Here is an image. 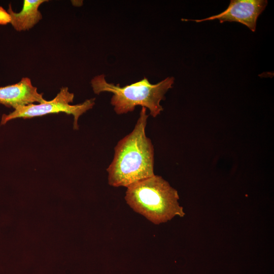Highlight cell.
I'll return each mask as SVG.
<instances>
[{
	"label": "cell",
	"instance_id": "6da1fadb",
	"mask_svg": "<svg viewBox=\"0 0 274 274\" xmlns=\"http://www.w3.org/2000/svg\"><path fill=\"white\" fill-rule=\"evenodd\" d=\"M146 111L142 108L133 130L115 147L114 158L107 169L110 186L127 187L155 175L154 147L145 132Z\"/></svg>",
	"mask_w": 274,
	"mask_h": 274
},
{
	"label": "cell",
	"instance_id": "7a4b0ae2",
	"mask_svg": "<svg viewBox=\"0 0 274 274\" xmlns=\"http://www.w3.org/2000/svg\"><path fill=\"white\" fill-rule=\"evenodd\" d=\"M126 188V203L153 224L165 223L185 215L179 204L177 190L161 176L154 175Z\"/></svg>",
	"mask_w": 274,
	"mask_h": 274
},
{
	"label": "cell",
	"instance_id": "3957f363",
	"mask_svg": "<svg viewBox=\"0 0 274 274\" xmlns=\"http://www.w3.org/2000/svg\"><path fill=\"white\" fill-rule=\"evenodd\" d=\"M175 78L169 77L161 81L151 84L146 77L142 80L121 87L107 82L105 75L101 74L93 77L91 85L94 93L102 92L113 93L111 104L118 115L134 111L137 106H141L150 111V114L156 117L163 111L160 101L165 99L164 95L172 87Z\"/></svg>",
	"mask_w": 274,
	"mask_h": 274
},
{
	"label": "cell",
	"instance_id": "277c9868",
	"mask_svg": "<svg viewBox=\"0 0 274 274\" xmlns=\"http://www.w3.org/2000/svg\"><path fill=\"white\" fill-rule=\"evenodd\" d=\"M74 98V93L69 91L68 87H62L56 96L50 101L19 107L9 114L3 115L0 124L4 125L16 118L27 119L49 114L65 113L74 116L73 128L78 129L79 118L93 108L95 98L87 99L82 103L75 105H70L71 102H73Z\"/></svg>",
	"mask_w": 274,
	"mask_h": 274
},
{
	"label": "cell",
	"instance_id": "5b68a950",
	"mask_svg": "<svg viewBox=\"0 0 274 274\" xmlns=\"http://www.w3.org/2000/svg\"><path fill=\"white\" fill-rule=\"evenodd\" d=\"M267 0H231L227 8L222 13L199 20L182 19L201 22L218 19L220 23L225 21L241 23L254 32L258 16L264 10Z\"/></svg>",
	"mask_w": 274,
	"mask_h": 274
},
{
	"label": "cell",
	"instance_id": "8992f818",
	"mask_svg": "<svg viewBox=\"0 0 274 274\" xmlns=\"http://www.w3.org/2000/svg\"><path fill=\"white\" fill-rule=\"evenodd\" d=\"M43 95L27 77L22 78L16 84L0 87V104L14 110L35 102H44L46 100Z\"/></svg>",
	"mask_w": 274,
	"mask_h": 274
},
{
	"label": "cell",
	"instance_id": "52a82bcc",
	"mask_svg": "<svg viewBox=\"0 0 274 274\" xmlns=\"http://www.w3.org/2000/svg\"><path fill=\"white\" fill-rule=\"evenodd\" d=\"M47 0H24L22 10L18 13L13 11L11 4L8 12L11 16V24L17 31L28 30L41 19L43 16L39 8Z\"/></svg>",
	"mask_w": 274,
	"mask_h": 274
},
{
	"label": "cell",
	"instance_id": "ba28073f",
	"mask_svg": "<svg viewBox=\"0 0 274 274\" xmlns=\"http://www.w3.org/2000/svg\"><path fill=\"white\" fill-rule=\"evenodd\" d=\"M11 16L4 8L0 6V25H6L11 23Z\"/></svg>",
	"mask_w": 274,
	"mask_h": 274
}]
</instances>
